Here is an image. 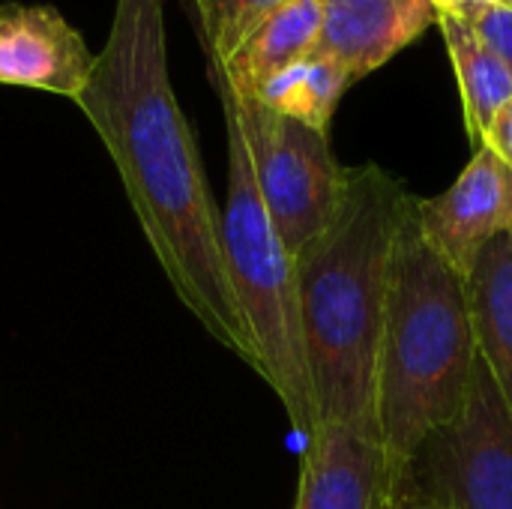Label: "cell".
Here are the masks:
<instances>
[{"label": "cell", "instance_id": "21", "mask_svg": "<svg viewBox=\"0 0 512 509\" xmlns=\"http://www.w3.org/2000/svg\"><path fill=\"white\" fill-rule=\"evenodd\" d=\"M501 3H507V6H510V9H512V0H501Z\"/></svg>", "mask_w": 512, "mask_h": 509}, {"label": "cell", "instance_id": "17", "mask_svg": "<svg viewBox=\"0 0 512 509\" xmlns=\"http://www.w3.org/2000/svg\"><path fill=\"white\" fill-rule=\"evenodd\" d=\"M384 509H441L432 495L408 474V471H393V480H390V495H387V504Z\"/></svg>", "mask_w": 512, "mask_h": 509}, {"label": "cell", "instance_id": "1", "mask_svg": "<svg viewBox=\"0 0 512 509\" xmlns=\"http://www.w3.org/2000/svg\"><path fill=\"white\" fill-rule=\"evenodd\" d=\"M75 105L105 144L138 228L186 312L252 366L222 255V210L171 72L165 0H117Z\"/></svg>", "mask_w": 512, "mask_h": 509}, {"label": "cell", "instance_id": "16", "mask_svg": "<svg viewBox=\"0 0 512 509\" xmlns=\"http://www.w3.org/2000/svg\"><path fill=\"white\" fill-rule=\"evenodd\" d=\"M462 21L477 33V39L512 72V9L507 3H468L456 9Z\"/></svg>", "mask_w": 512, "mask_h": 509}, {"label": "cell", "instance_id": "12", "mask_svg": "<svg viewBox=\"0 0 512 509\" xmlns=\"http://www.w3.org/2000/svg\"><path fill=\"white\" fill-rule=\"evenodd\" d=\"M324 21V0H282L237 48L231 60L216 63L234 90L255 93L267 78L309 57L318 45Z\"/></svg>", "mask_w": 512, "mask_h": 509}, {"label": "cell", "instance_id": "4", "mask_svg": "<svg viewBox=\"0 0 512 509\" xmlns=\"http://www.w3.org/2000/svg\"><path fill=\"white\" fill-rule=\"evenodd\" d=\"M222 102L228 135V192L222 210V255L231 294L249 339L252 369L276 393L291 429L309 441L318 429L297 303L294 255L261 201L252 156L234 108Z\"/></svg>", "mask_w": 512, "mask_h": 509}, {"label": "cell", "instance_id": "10", "mask_svg": "<svg viewBox=\"0 0 512 509\" xmlns=\"http://www.w3.org/2000/svg\"><path fill=\"white\" fill-rule=\"evenodd\" d=\"M438 24L432 0H324L315 54L357 84Z\"/></svg>", "mask_w": 512, "mask_h": 509}, {"label": "cell", "instance_id": "11", "mask_svg": "<svg viewBox=\"0 0 512 509\" xmlns=\"http://www.w3.org/2000/svg\"><path fill=\"white\" fill-rule=\"evenodd\" d=\"M477 354L512 417V234L495 237L465 276Z\"/></svg>", "mask_w": 512, "mask_h": 509}, {"label": "cell", "instance_id": "5", "mask_svg": "<svg viewBox=\"0 0 512 509\" xmlns=\"http://www.w3.org/2000/svg\"><path fill=\"white\" fill-rule=\"evenodd\" d=\"M207 66L216 96L225 99L240 120L255 183L273 228L297 258L330 225L339 207L345 168L333 156L330 132H318L267 108L255 96L234 90L216 63Z\"/></svg>", "mask_w": 512, "mask_h": 509}, {"label": "cell", "instance_id": "20", "mask_svg": "<svg viewBox=\"0 0 512 509\" xmlns=\"http://www.w3.org/2000/svg\"><path fill=\"white\" fill-rule=\"evenodd\" d=\"M468 3H495V0H462V6H468ZM459 6V9H462Z\"/></svg>", "mask_w": 512, "mask_h": 509}, {"label": "cell", "instance_id": "7", "mask_svg": "<svg viewBox=\"0 0 512 509\" xmlns=\"http://www.w3.org/2000/svg\"><path fill=\"white\" fill-rule=\"evenodd\" d=\"M414 216L432 252L468 276L495 237L512 234V171L489 147H477L447 192L414 201Z\"/></svg>", "mask_w": 512, "mask_h": 509}, {"label": "cell", "instance_id": "19", "mask_svg": "<svg viewBox=\"0 0 512 509\" xmlns=\"http://www.w3.org/2000/svg\"><path fill=\"white\" fill-rule=\"evenodd\" d=\"M438 6V12H456L462 6V0H432Z\"/></svg>", "mask_w": 512, "mask_h": 509}, {"label": "cell", "instance_id": "3", "mask_svg": "<svg viewBox=\"0 0 512 509\" xmlns=\"http://www.w3.org/2000/svg\"><path fill=\"white\" fill-rule=\"evenodd\" d=\"M414 201L393 249L375 375V435L393 471L462 411L480 357L465 276L423 240Z\"/></svg>", "mask_w": 512, "mask_h": 509}, {"label": "cell", "instance_id": "14", "mask_svg": "<svg viewBox=\"0 0 512 509\" xmlns=\"http://www.w3.org/2000/svg\"><path fill=\"white\" fill-rule=\"evenodd\" d=\"M348 87H351V78L330 57H321L312 51L309 57L276 72L255 93H246V96H255L267 108L291 120H300L318 132H330V120Z\"/></svg>", "mask_w": 512, "mask_h": 509}, {"label": "cell", "instance_id": "9", "mask_svg": "<svg viewBox=\"0 0 512 509\" xmlns=\"http://www.w3.org/2000/svg\"><path fill=\"white\" fill-rule=\"evenodd\" d=\"M393 468L372 432L321 423L306 441L294 509H384Z\"/></svg>", "mask_w": 512, "mask_h": 509}, {"label": "cell", "instance_id": "6", "mask_svg": "<svg viewBox=\"0 0 512 509\" xmlns=\"http://www.w3.org/2000/svg\"><path fill=\"white\" fill-rule=\"evenodd\" d=\"M399 471L441 509H512V417L480 357L462 411Z\"/></svg>", "mask_w": 512, "mask_h": 509}, {"label": "cell", "instance_id": "18", "mask_svg": "<svg viewBox=\"0 0 512 509\" xmlns=\"http://www.w3.org/2000/svg\"><path fill=\"white\" fill-rule=\"evenodd\" d=\"M483 147H489L512 171V99L492 117V126L483 138Z\"/></svg>", "mask_w": 512, "mask_h": 509}, {"label": "cell", "instance_id": "15", "mask_svg": "<svg viewBox=\"0 0 512 509\" xmlns=\"http://www.w3.org/2000/svg\"><path fill=\"white\" fill-rule=\"evenodd\" d=\"M282 0H192L195 27L210 60H231Z\"/></svg>", "mask_w": 512, "mask_h": 509}, {"label": "cell", "instance_id": "8", "mask_svg": "<svg viewBox=\"0 0 512 509\" xmlns=\"http://www.w3.org/2000/svg\"><path fill=\"white\" fill-rule=\"evenodd\" d=\"M96 54L84 36L45 3H0V84L78 99Z\"/></svg>", "mask_w": 512, "mask_h": 509}, {"label": "cell", "instance_id": "2", "mask_svg": "<svg viewBox=\"0 0 512 509\" xmlns=\"http://www.w3.org/2000/svg\"><path fill=\"white\" fill-rule=\"evenodd\" d=\"M411 201L414 195L381 165L345 168L330 225L294 258L318 426L342 423L375 435V375L393 249Z\"/></svg>", "mask_w": 512, "mask_h": 509}, {"label": "cell", "instance_id": "13", "mask_svg": "<svg viewBox=\"0 0 512 509\" xmlns=\"http://www.w3.org/2000/svg\"><path fill=\"white\" fill-rule=\"evenodd\" d=\"M438 27L444 33L453 72L462 93L465 129L477 147L492 126V117L512 99V72L477 39V33L456 12H438Z\"/></svg>", "mask_w": 512, "mask_h": 509}]
</instances>
